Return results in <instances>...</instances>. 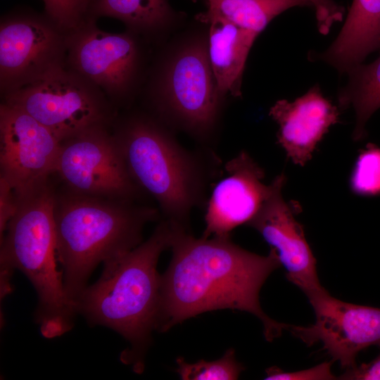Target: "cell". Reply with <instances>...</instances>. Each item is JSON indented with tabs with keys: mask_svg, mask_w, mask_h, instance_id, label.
<instances>
[{
	"mask_svg": "<svg viewBox=\"0 0 380 380\" xmlns=\"http://www.w3.org/2000/svg\"><path fill=\"white\" fill-rule=\"evenodd\" d=\"M170 248L172 260L160 279L156 329L164 332L201 313L223 309L256 316L268 341L287 329L269 317L259 301L263 284L281 265L272 248L260 255L230 237L196 238L175 224Z\"/></svg>",
	"mask_w": 380,
	"mask_h": 380,
	"instance_id": "1",
	"label": "cell"
},
{
	"mask_svg": "<svg viewBox=\"0 0 380 380\" xmlns=\"http://www.w3.org/2000/svg\"><path fill=\"white\" fill-rule=\"evenodd\" d=\"M174 226L164 219L151 236L132 251L103 262L100 278L87 286L75 303L91 325L108 327L129 343L121 360L141 373L156 329L161 276L160 254L170 248Z\"/></svg>",
	"mask_w": 380,
	"mask_h": 380,
	"instance_id": "2",
	"label": "cell"
},
{
	"mask_svg": "<svg viewBox=\"0 0 380 380\" xmlns=\"http://www.w3.org/2000/svg\"><path fill=\"white\" fill-rule=\"evenodd\" d=\"M54 217L57 259L65 293L75 310L97 265L139 246L144 226L158 218V211L134 200L68 190L56 193Z\"/></svg>",
	"mask_w": 380,
	"mask_h": 380,
	"instance_id": "3",
	"label": "cell"
},
{
	"mask_svg": "<svg viewBox=\"0 0 380 380\" xmlns=\"http://www.w3.org/2000/svg\"><path fill=\"white\" fill-rule=\"evenodd\" d=\"M56 192L49 182L18 198L17 210L1 241V294L10 291L13 270L23 272L38 298L36 320L48 338L68 332L76 312L58 267L54 217Z\"/></svg>",
	"mask_w": 380,
	"mask_h": 380,
	"instance_id": "4",
	"label": "cell"
},
{
	"mask_svg": "<svg viewBox=\"0 0 380 380\" xmlns=\"http://www.w3.org/2000/svg\"><path fill=\"white\" fill-rule=\"evenodd\" d=\"M130 177L157 201L165 219L189 229L211 176L205 156L185 148L156 120L134 115L113 133Z\"/></svg>",
	"mask_w": 380,
	"mask_h": 380,
	"instance_id": "5",
	"label": "cell"
},
{
	"mask_svg": "<svg viewBox=\"0 0 380 380\" xmlns=\"http://www.w3.org/2000/svg\"><path fill=\"white\" fill-rule=\"evenodd\" d=\"M61 141L96 126L110 127L114 106L90 80L65 64L43 79L3 96Z\"/></svg>",
	"mask_w": 380,
	"mask_h": 380,
	"instance_id": "6",
	"label": "cell"
},
{
	"mask_svg": "<svg viewBox=\"0 0 380 380\" xmlns=\"http://www.w3.org/2000/svg\"><path fill=\"white\" fill-rule=\"evenodd\" d=\"M153 94L163 118L205 140L215 127L222 98L209 60L208 41L193 39L170 55L160 68Z\"/></svg>",
	"mask_w": 380,
	"mask_h": 380,
	"instance_id": "7",
	"label": "cell"
},
{
	"mask_svg": "<svg viewBox=\"0 0 380 380\" xmlns=\"http://www.w3.org/2000/svg\"><path fill=\"white\" fill-rule=\"evenodd\" d=\"M67 36L45 13L20 11L4 15L0 23L1 96L64 66Z\"/></svg>",
	"mask_w": 380,
	"mask_h": 380,
	"instance_id": "8",
	"label": "cell"
},
{
	"mask_svg": "<svg viewBox=\"0 0 380 380\" xmlns=\"http://www.w3.org/2000/svg\"><path fill=\"white\" fill-rule=\"evenodd\" d=\"M139 35L110 33L90 20L67 36L66 64L94 84L114 106L132 95L142 68Z\"/></svg>",
	"mask_w": 380,
	"mask_h": 380,
	"instance_id": "9",
	"label": "cell"
},
{
	"mask_svg": "<svg viewBox=\"0 0 380 380\" xmlns=\"http://www.w3.org/2000/svg\"><path fill=\"white\" fill-rule=\"evenodd\" d=\"M108 128L94 127L61 141L56 173L71 191L134 200L140 189Z\"/></svg>",
	"mask_w": 380,
	"mask_h": 380,
	"instance_id": "10",
	"label": "cell"
},
{
	"mask_svg": "<svg viewBox=\"0 0 380 380\" xmlns=\"http://www.w3.org/2000/svg\"><path fill=\"white\" fill-rule=\"evenodd\" d=\"M61 141L31 115L6 103L0 106L1 177L18 198L49 182L56 173Z\"/></svg>",
	"mask_w": 380,
	"mask_h": 380,
	"instance_id": "11",
	"label": "cell"
},
{
	"mask_svg": "<svg viewBox=\"0 0 380 380\" xmlns=\"http://www.w3.org/2000/svg\"><path fill=\"white\" fill-rule=\"evenodd\" d=\"M315 322L308 327L288 325L287 330L308 346L320 342L333 361L348 369L357 354L372 346L380 347V308L346 303L326 290L308 298Z\"/></svg>",
	"mask_w": 380,
	"mask_h": 380,
	"instance_id": "12",
	"label": "cell"
},
{
	"mask_svg": "<svg viewBox=\"0 0 380 380\" xmlns=\"http://www.w3.org/2000/svg\"><path fill=\"white\" fill-rule=\"evenodd\" d=\"M285 181L284 174L274 178L270 194L247 225L260 234L277 255L288 280L309 298L326 289L319 280L316 259L303 228L283 198Z\"/></svg>",
	"mask_w": 380,
	"mask_h": 380,
	"instance_id": "13",
	"label": "cell"
},
{
	"mask_svg": "<svg viewBox=\"0 0 380 380\" xmlns=\"http://www.w3.org/2000/svg\"><path fill=\"white\" fill-rule=\"evenodd\" d=\"M263 169L246 151L224 166L207 201L203 237H230L237 227L248 224L270 194L272 182H263Z\"/></svg>",
	"mask_w": 380,
	"mask_h": 380,
	"instance_id": "14",
	"label": "cell"
},
{
	"mask_svg": "<svg viewBox=\"0 0 380 380\" xmlns=\"http://www.w3.org/2000/svg\"><path fill=\"white\" fill-rule=\"evenodd\" d=\"M269 115L279 125L278 142L296 165H304L329 127L339 118L338 108L318 86L290 102L277 101Z\"/></svg>",
	"mask_w": 380,
	"mask_h": 380,
	"instance_id": "15",
	"label": "cell"
},
{
	"mask_svg": "<svg viewBox=\"0 0 380 380\" xmlns=\"http://www.w3.org/2000/svg\"><path fill=\"white\" fill-rule=\"evenodd\" d=\"M380 49V0H353L338 36L319 58L341 73Z\"/></svg>",
	"mask_w": 380,
	"mask_h": 380,
	"instance_id": "16",
	"label": "cell"
},
{
	"mask_svg": "<svg viewBox=\"0 0 380 380\" xmlns=\"http://www.w3.org/2000/svg\"><path fill=\"white\" fill-rule=\"evenodd\" d=\"M200 20L209 25L208 56L220 96H239L247 57L258 34L220 17Z\"/></svg>",
	"mask_w": 380,
	"mask_h": 380,
	"instance_id": "17",
	"label": "cell"
},
{
	"mask_svg": "<svg viewBox=\"0 0 380 380\" xmlns=\"http://www.w3.org/2000/svg\"><path fill=\"white\" fill-rule=\"evenodd\" d=\"M175 13L167 0H94L91 17H110L123 22L127 30L145 37L165 29Z\"/></svg>",
	"mask_w": 380,
	"mask_h": 380,
	"instance_id": "18",
	"label": "cell"
},
{
	"mask_svg": "<svg viewBox=\"0 0 380 380\" xmlns=\"http://www.w3.org/2000/svg\"><path fill=\"white\" fill-rule=\"evenodd\" d=\"M347 84L338 93L341 108L353 107L356 118L353 139L360 140L365 134V126L373 113L380 108V56L373 62L362 63L347 72Z\"/></svg>",
	"mask_w": 380,
	"mask_h": 380,
	"instance_id": "19",
	"label": "cell"
},
{
	"mask_svg": "<svg viewBox=\"0 0 380 380\" xmlns=\"http://www.w3.org/2000/svg\"><path fill=\"white\" fill-rule=\"evenodd\" d=\"M208 11L199 15V20L220 17L259 35L284 11L310 4L307 0H208Z\"/></svg>",
	"mask_w": 380,
	"mask_h": 380,
	"instance_id": "20",
	"label": "cell"
},
{
	"mask_svg": "<svg viewBox=\"0 0 380 380\" xmlns=\"http://www.w3.org/2000/svg\"><path fill=\"white\" fill-rule=\"evenodd\" d=\"M177 363V372L184 380H234L244 369L236 361L234 350L232 348L216 360H201L196 363H188L179 357Z\"/></svg>",
	"mask_w": 380,
	"mask_h": 380,
	"instance_id": "21",
	"label": "cell"
},
{
	"mask_svg": "<svg viewBox=\"0 0 380 380\" xmlns=\"http://www.w3.org/2000/svg\"><path fill=\"white\" fill-rule=\"evenodd\" d=\"M350 186L360 196L380 194V148L369 144L358 156L353 170Z\"/></svg>",
	"mask_w": 380,
	"mask_h": 380,
	"instance_id": "22",
	"label": "cell"
},
{
	"mask_svg": "<svg viewBox=\"0 0 380 380\" xmlns=\"http://www.w3.org/2000/svg\"><path fill=\"white\" fill-rule=\"evenodd\" d=\"M44 13L64 32L70 34L90 20L94 0H42Z\"/></svg>",
	"mask_w": 380,
	"mask_h": 380,
	"instance_id": "23",
	"label": "cell"
},
{
	"mask_svg": "<svg viewBox=\"0 0 380 380\" xmlns=\"http://www.w3.org/2000/svg\"><path fill=\"white\" fill-rule=\"evenodd\" d=\"M332 362H324L310 369L287 372L273 366L266 369L265 379L268 380H331L337 377L331 372Z\"/></svg>",
	"mask_w": 380,
	"mask_h": 380,
	"instance_id": "24",
	"label": "cell"
},
{
	"mask_svg": "<svg viewBox=\"0 0 380 380\" xmlns=\"http://www.w3.org/2000/svg\"><path fill=\"white\" fill-rule=\"evenodd\" d=\"M313 7L318 31L327 34L336 23L341 22L345 13L343 6L334 0H307Z\"/></svg>",
	"mask_w": 380,
	"mask_h": 380,
	"instance_id": "25",
	"label": "cell"
},
{
	"mask_svg": "<svg viewBox=\"0 0 380 380\" xmlns=\"http://www.w3.org/2000/svg\"><path fill=\"white\" fill-rule=\"evenodd\" d=\"M18 205V197L13 189L5 179L0 177V240L16 212Z\"/></svg>",
	"mask_w": 380,
	"mask_h": 380,
	"instance_id": "26",
	"label": "cell"
},
{
	"mask_svg": "<svg viewBox=\"0 0 380 380\" xmlns=\"http://www.w3.org/2000/svg\"><path fill=\"white\" fill-rule=\"evenodd\" d=\"M343 380H380V353L372 361L346 369L339 378Z\"/></svg>",
	"mask_w": 380,
	"mask_h": 380,
	"instance_id": "27",
	"label": "cell"
},
{
	"mask_svg": "<svg viewBox=\"0 0 380 380\" xmlns=\"http://www.w3.org/2000/svg\"><path fill=\"white\" fill-rule=\"evenodd\" d=\"M192 1L195 2L196 0H192Z\"/></svg>",
	"mask_w": 380,
	"mask_h": 380,
	"instance_id": "28",
	"label": "cell"
}]
</instances>
